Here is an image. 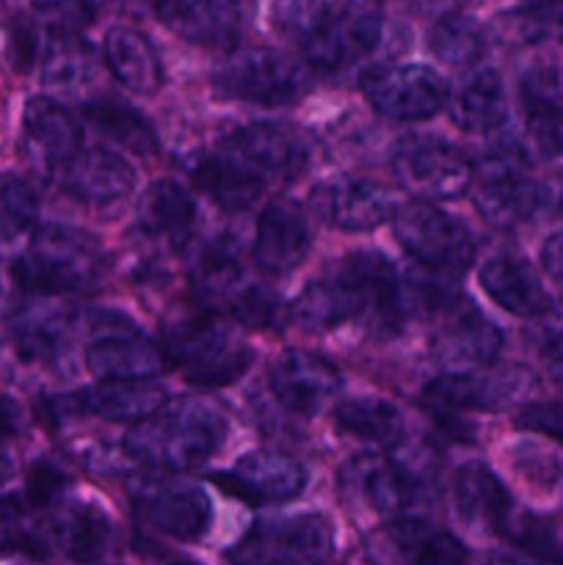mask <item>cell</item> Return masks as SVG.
Returning a JSON list of instances; mask_svg holds the SVG:
<instances>
[{
    "mask_svg": "<svg viewBox=\"0 0 563 565\" xmlns=\"http://www.w3.org/2000/svg\"><path fill=\"white\" fill-rule=\"evenodd\" d=\"M226 436V419L204 397L166 401L155 414L130 425L125 452L132 461L160 472H185L208 461Z\"/></svg>",
    "mask_w": 563,
    "mask_h": 565,
    "instance_id": "obj_1",
    "label": "cell"
},
{
    "mask_svg": "<svg viewBox=\"0 0 563 565\" xmlns=\"http://www.w3.org/2000/svg\"><path fill=\"white\" fill-rule=\"evenodd\" d=\"M103 252L86 232L70 226H44L14 263V279L22 290L39 296L81 292L99 279Z\"/></svg>",
    "mask_w": 563,
    "mask_h": 565,
    "instance_id": "obj_2",
    "label": "cell"
},
{
    "mask_svg": "<svg viewBox=\"0 0 563 565\" xmlns=\"http://www.w3.org/2000/svg\"><path fill=\"white\" fill-rule=\"evenodd\" d=\"M381 31L384 17L373 3L320 0L298 42L309 64L326 72H340L373 53L381 42Z\"/></svg>",
    "mask_w": 563,
    "mask_h": 565,
    "instance_id": "obj_3",
    "label": "cell"
},
{
    "mask_svg": "<svg viewBox=\"0 0 563 565\" xmlns=\"http://www.w3.org/2000/svg\"><path fill=\"white\" fill-rule=\"evenodd\" d=\"M163 353L191 384L208 390L232 384L252 364L248 345L237 342L221 320L204 315L169 326L163 334Z\"/></svg>",
    "mask_w": 563,
    "mask_h": 565,
    "instance_id": "obj_4",
    "label": "cell"
},
{
    "mask_svg": "<svg viewBox=\"0 0 563 565\" xmlns=\"http://www.w3.org/2000/svg\"><path fill=\"white\" fill-rule=\"evenodd\" d=\"M213 86L221 97L276 108L298 103L309 92V75L282 50L248 47L232 53L213 72Z\"/></svg>",
    "mask_w": 563,
    "mask_h": 565,
    "instance_id": "obj_5",
    "label": "cell"
},
{
    "mask_svg": "<svg viewBox=\"0 0 563 565\" xmlns=\"http://www.w3.org/2000/svg\"><path fill=\"white\" fill-rule=\"evenodd\" d=\"M475 207L495 230H517L528 224L544 204V185L528 174L522 149L506 143L495 147L478 166Z\"/></svg>",
    "mask_w": 563,
    "mask_h": 565,
    "instance_id": "obj_6",
    "label": "cell"
},
{
    "mask_svg": "<svg viewBox=\"0 0 563 565\" xmlns=\"http://www.w3.org/2000/svg\"><path fill=\"white\" fill-rule=\"evenodd\" d=\"M331 524L318 513L263 519L230 552V565H323L331 555Z\"/></svg>",
    "mask_w": 563,
    "mask_h": 565,
    "instance_id": "obj_7",
    "label": "cell"
},
{
    "mask_svg": "<svg viewBox=\"0 0 563 565\" xmlns=\"http://www.w3.org/2000/svg\"><path fill=\"white\" fill-rule=\"evenodd\" d=\"M392 177L419 202L458 199L472 185V163L461 149L434 136H403L390 154Z\"/></svg>",
    "mask_w": 563,
    "mask_h": 565,
    "instance_id": "obj_8",
    "label": "cell"
},
{
    "mask_svg": "<svg viewBox=\"0 0 563 565\" xmlns=\"http://www.w3.org/2000/svg\"><path fill=\"white\" fill-rule=\"evenodd\" d=\"M392 230L408 257L436 274H464L475 259V241L467 226L431 202L414 199L397 207Z\"/></svg>",
    "mask_w": 563,
    "mask_h": 565,
    "instance_id": "obj_9",
    "label": "cell"
},
{
    "mask_svg": "<svg viewBox=\"0 0 563 565\" xmlns=\"http://www.w3.org/2000/svg\"><path fill=\"white\" fill-rule=\"evenodd\" d=\"M362 92L368 103L392 121H425L450 99L445 77L423 64L379 66L364 72Z\"/></svg>",
    "mask_w": 563,
    "mask_h": 565,
    "instance_id": "obj_10",
    "label": "cell"
},
{
    "mask_svg": "<svg viewBox=\"0 0 563 565\" xmlns=\"http://www.w3.org/2000/svg\"><path fill=\"white\" fill-rule=\"evenodd\" d=\"M254 0H155L158 20L180 39L202 47H232L252 28Z\"/></svg>",
    "mask_w": 563,
    "mask_h": 565,
    "instance_id": "obj_11",
    "label": "cell"
},
{
    "mask_svg": "<svg viewBox=\"0 0 563 565\" xmlns=\"http://www.w3.org/2000/svg\"><path fill=\"white\" fill-rule=\"evenodd\" d=\"M434 353L450 370H478L502 353L506 337L475 303L453 298L439 312Z\"/></svg>",
    "mask_w": 563,
    "mask_h": 565,
    "instance_id": "obj_12",
    "label": "cell"
},
{
    "mask_svg": "<svg viewBox=\"0 0 563 565\" xmlns=\"http://www.w3.org/2000/svg\"><path fill=\"white\" fill-rule=\"evenodd\" d=\"M163 403L166 390L149 379H110L75 392V395L55 397L53 403H47V414L53 419H64L70 414H94V417H103L108 423L136 425L158 412Z\"/></svg>",
    "mask_w": 563,
    "mask_h": 565,
    "instance_id": "obj_13",
    "label": "cell"
},
{
    "mask_svg": "<svg viewBox=\"0 0 563 565\" xmlns=\"http://www.w3.org/2000/svg\"><path fill=\"white\" fill-rule=\"evenodd\" d=\"M0 367L17 381L61 375L66 367L64 323L44 315H25L0 340Z\"/></svg>",
    "mask_w": 563,
    "mask_h": 565,
    "instance_id": "obj_14",
    "label": "cell"
},
{
    "mask_svg": "<svg viewBox=\"0 0 563 565\" xmlns=\"http://www.w3.org/2000/svg\"><path fill=\"white\" fill-rule=\"evenodd\" d=\"M346 480L370 511L381 516H395L417 505L423 497L425 472L406 458L359 456L348 467Z\"/></svg>",
    "mask_w": 563,
    "mask_h": 565,
    "instance_id": "obj_15",
    "label": "cell"
},
{
    "mask_svg": "<svg viewBox=\"0 0 563 565\" xmlns=\"http://www.w3.org/2000/svg\"><path fill=\"white\" fill-rule=\"evenodd\" d=\"M230 154L263 180H293L309 163V147L301 132L276 121H254L232 130Z\"/></svg>",
    "mask_w": 563,
    "mask_h": 565,
    "instance_id": "obj_16",
    "label": "cell"
},
{
    "mask_svg": "<svg viewBox=\"0 0 563 565\" xmlns=\"http://www.w3.org/2000/svg\"><path fill=\"white\" fill-rule=\"evenodd\" d=\"M342 375L334 364L320 353L290 351L270 370L274 397L293 414L318 417L337 397Z\"/></svg>",
    "mask_w": 563,
    "mask_h": 565,
    "instance_id": "obj_17",
    "label": "cell"
},
{
    "mask_svg": "<svg viewBox=\"0 0 563 565\" xmlns=\"http://www.w3.org/2000/svg\"><path fill=\"white\" fill-rule=\"evenodd\" d=\"M320 218L340 232H370L395 215V196L379 180L340 177L315 191Z\"/></svg>",
    "mask_w": 563,
    "mask_h": 565,
    "instance_id": "obj_18",
    "label": "cell"
},
{
    "mask_svg": "<svg viewBox=\"0 0 563 565\" xmlns=\"http://www.w3.org/2000/svg\"><path fill=\"white\" fill-rule=\"evenodd\" d=\"M53 174L66 196L94 204V207L119 202L136 185L132 166L110 149H81L70 160H64Z\"/></svg>",
    "mask_w": 563,
    "mask_h": 565,
    "instance_id": "obj_19",
    "label": "cell"
},
{
    "mask_svg": "<svg viewBox=\"0 0 563 565\" xmlns=\"http://www.w3.org/2000/svg\"><path fill=\"white\" fill-rule=\"evenodd\" d=\"M364 312H368V296L362 285L342 268V263L331 274L309 281L290 307V318L309 334L334 331Z\"/></svg>",
    "mask_w": 563,
    "mask_h": 565,
    "instance_id": "obj_20",
    "label": "cell"
},
{
    "mask_svg": "<svg viewBox=\"0 0 563 565\" xmlns=\"http://www.w3.org/2000/svg\"><path fill=\"white\" fill-rule=\"evenodd\" d=\"M506 392V384L489 375L472 373V370H450V373L436 375L425 386V403L431 408V417L467 439L469 428H464V417L469 412H491L502 406L508 397Z\"/></svg>",
    "mask_w": 563,
    "mask_h": 565,
    "instance_id": "obj_21",
    "label": "cell"
},
{
    "mask_svg": "<svg viewBox=\"0 0 563 565\" xmlns=\"http://www.w3.org/2000/svg\"><path fill=\"white\" fill-rule=\"evenodd\" d=\"M219 483L248 502H287L307 489V472L296 458L257 450L237 458L230 475H219Z\"/></svg>",
    "mask_w": 563,
    "mask_h": 565,
    "instance_id": "obj_22",
    "label": "cell"
},
{
    "mask_svg": "<svg viewBox=\"0 0 563 565\" xmlns=\"http://www.w3.org/2000/svg\"><path fill=\"white\" fill-rule=\"evenodd\" d=\"M138 508L149 527L180 541H199L213 522V502L208 491L191 483L149 486L138 497Z\"/></svg>",
    "mask_w": 563,
    "mask_h": 565,
    "instance_id": "obj_23",
    "label": "cell"
},
{
    "mask_svg": "<svg viewBox=\"0 0 563 565\" xmlns=\"http://www.w3.org/2000/svg\"><path fill=\"white\" fill-rule=\"evenodd\" d=\"M309 230L301 210L290 202H270L257 218L252 257L265 274H290L307 259Z\"/></svg>",
    "mask_w": 563,
    "mask_h": 565,
    "instance_id": "obj_24",
    "label": "cell"
},
{
    "mask_svg": "<svg viewBox=\"0 0 563 565\" xmlns=\"http://www.w3.org/2000/svg\"><path fill=\"white\" fill-rule=\"evenodd\" d=\"M22 130L33 158L47 169H59L64 160L81 152L83 127L72 110L50 97H31L22 110Z\"/></svg>",
    "mask_w": 563,
    "mask_h": 565,
    "instance_id": "obj_25",
    "label": "cell"
},
{
    "mask_svg": "<svg viewBox=\"0 0 563 565\" xmlns=\"http://www.w3.org/2000/svg\"><path fill=\"white\" fill-rule=\"evenodd\" d=\"M188 174L193 185L226 213L254 207L263 193V177L241 163L235 154H199Z\"/></svg>",
    "mask_w": 563,
    "mask_h": 565,
    "instance_id": "obj_26",
    "label": "cell"
},
{
    "mask_svg": "<svg viewBox=\"0 0 563 565\" xmlns=\"http://www.w3.org/2000/svg\"><path fill=\"white\" fill-rule=\"evenodd\" d=\"M169 364L163 348L152 345L147 337L127 331V334H108L92 342L86 351V367L99 381L110 379H155Z\"/></svg>",
    "mask_w": 563,
    "mask_h": 565,
    "instance_id": "obj_27",
    "label": "cell"
},
{
    "mask_svg": "<svg viewBox=\"0 0 563 565\" xmlns=\"http://www.w3.org/2000/svg\"><path fill=\"white\" fill-rule=\"evenodd\" d=\"M103 58L110 75L132 94H155L163 83V66L152 42L141 31L116 25L103 39Z\"/></svg>",
    "mask_w": 563,
    "mask_h": 565,
    "instance_id": "obj_28",
    "label": "cell"
},
{
    "mask_svg": "<svg viewBox=\"0 0 563 565\" xmlns=\"http://www.w3.org/2000/svg\"><path fill=\"white\" fill-rule=\"evenodd\" d=\"M480 287L486 296L517 318H535L550 307V292L539 274L519 257H495L480 268Z\"/></svg>",
    "mask_w": 563,
    "mask_h": 565,
    "instance_id": "obj_29",
    "label": "cell"
},
{
    "mask_svg": "<svg viewBox=\"0 0 563 565\" xmlns=\"http://www.w3.org/2000/svg\"><path fill=\"white\" fill-rule=\"evenodd\" d=\"M522 108L528 136L541 158L555 160L563 154V97L550 72H530L522 77Z\"/></svg>",
    "mask_w": 563,
    "mask_h": 565,
    "instance_id": "obj_30",
    "label": "cell"
},
{
    "mask_svg": "<svg viewBox=\"0 0 563 565\" xmlns=\"http://www.w3.org/2000/svg\"><path fill=\"white\" fill-rule=\"evenodd\" d=\"M141 226L171 246H185L196 224V204L191 193L174 180H158L144 191L138 204Z\"/></svg>",
    "mask_w": 563,
    "mask_h": 565,
    "instance_id": "obj_31",
    "label": "cell"
},
{
    "mask_svg": "<svg viewBox=\"0 0 563 565\" xmlns=\"http://www.w3.org/2000/svg\"><path fill=\"white\" fill-rule=\"evenodd\" d=\"M458 516L472 527H502L508 519V491L484 463H467L453 480Z\"/></svg>",
    "mask_w": 563,
    "mask_h": 565,
    "instance_id": "obj_32",
    "label": "cell"
},
{
    "mask_svg": "<svg viewBox=\"0 0 563 565\" xmlns=\"http://www.w3.org/2000/svg\"><path fill=\"white\" fill-rule=\"evenodd\" d=\"M55 544L70 561L94 563L108 555L114 524L97 502H75L55 519Z\"/></svg>",
    "mask_w": 563,
    "mask_h": 565,
    "instance_id": "obj_33",
    "label": "cell"
},
{
    "mask_svg": "<svg viewBox=\"0 0 563 565\" xmlns=\"http://www.w3.org/2000/svg\"><path fill=\"white\" fill-rule=\"evenodd\" d=\"M39 61H42V81L61 92H77L88 86L97 72L94 50L88 47L86 39L77 36V31H61V28H50L39 50Z\"/></svg>",
    "mask_w": 563,
    "mask_h": 565,
    "instance_id": "obj_34",
    "label": "cell"
},
{
    "mask_svg": "<svg viewBox=\"0 0 563 565\" xmlns=\"http://www.w3.org/2000/svg\"><path fill=\"white\" fill-rule=\"evenodd\" d=\"M453 121L467 132H491L506 125L508 97L495 70H480L458 88L450 105Z\"/></svg>",
    "mask_w": 563,
    "mask_h": 565,
    "instance_id": "obj_35",
    "label": "cell"
},
{
    "mask_svg": "<svg viewBox=\"0 0 563 565\" xmlns=\"http://www.w3.org/2000/svg\"><path fill=\"white\" fill-rule=\"evenodd\" d=\"M337 423L346 434L370 445H397L406 434L401 408L381 397H351L337 406Z\"/></svg>",
    "mask_w": 563,
    "mask_h": 565,
    "instance_id": "obj_36",
    "label": "cell"
},
{
    "mask_svg": "<svg viewBox=\"0 0 563 565\" xmlns=\"http://www.w3.org/2000/svg\"><path fill=\"white\" fill-rule=\"evenodd\" d=\"M83 116L99 132L114 138L116 143H121L130 152L144 154V158L158 152V132H155V127L138 110L127 108V105L114 103V99H94V103L83 105Z\"/></svg>",
    "mask_w": 563,
    "mask_h": 565,
    "instance_id": "obj_37",
    "label": "cell"
},
{
    "mask_svg": "<svg viewBox=\"0 0 563 565\" xmlns=\"http://www.w3.org/2000/svg\"><path fill=\"white\" fill-rule=\"evenodd\" d=\"M243 276L241 246L232 235H219L199 248L191 268V281L199 296L219 298L226 296Z\"/></svg>",
    "mask_w": 563,
    "mask_h": 565,
    "instance_id": "obj_38",
    "label": "cell"
},
{
    "mask_svg": "<svg viewBox=\"0 0 563 565\" xmlns=\"http://www.w3.org/2000/svg\"><path fill=\"white\" fill-rule=\"evenodd\" d=\"M428 533L423 519H392L364 539V557L370 565H414Z\"/></svg>",
    "mask_w": 563,
    "mask_h": 565,
    "instance_id": "obj_39",
    "label": "cell"
},
{
    "mask_svg": "<svg viewBox=\"0 0 563 565\" xmlns=\"http://www.w3.org/2000/svg\"><path fill=\"white\" fill-rule=\"evenodd\" d=\"M39 221V193L31 182L0 174V254H9L25 241Z\"/></svg>",
    "mask_w": 563,
    "mask_h": 565,
    "instance_id": "obj_40",
    "label": "cell"
},
{
    "mask_svg": "<svg viewBox=\"0 0 563 565\" xmlns=\"http://www.w3.org/2000/svg\"><path fill=\"white\" fill-rule=\"evenodd\" d=\"M428 47L450 66L478 64L486 50V36L478 22L467 14H445L431 25Z\"/></svg>",
    "mask_w": 563,
    "mask_h": 565,
    "instance_id": "obj_41",
    "label": "cell"
},
{
    "mask_svg": "<svg viewBox=\"0 0 563 565\" xmlns=\"http://www.w3.org/2000/svg\"><path fill=\"white\" fill-rule=\"evenodd\" d=\"M232 315H235L237 323H243L246 329L274 331L285 326L287 307L274 290H268V287L263 285H254L232 298Z\"/></svg>",
    "mask_w": 563,
    "mask_h": 565,
    "instance_id": "obj_42",
    "label": "cell"
},
{
    "mask_svg": "<svg viewBox=\"0 0 563 565\" xmlns=\"http://www.w3.org/2000/svg\"><path fill=\"white\" fill-rule=\"evenodd\" d=\"M66 486H70V478H66L64 469H61L59 463L47 461V458L31 463V469H28L25 494H28V502H31V505H36V508L55 505V502L64 497Z\"/></svg>",
    "mask_w": 563,
    "mask_h": 565,
    "instance_id": "obj_43",
    "label": "cell"
},
{
    "mask_svg": "<svg viewBox=\"0 0 563 565\" xmlns=\"http://www.w3.org/2000/svg\"><path fill=\"white\" fill-rule=\"evenodd\" d=\"M33 11L61 31H83L97 14L92 0H33Z\"/></svg>",
    "mask_w": 563,
    "mask_h": 565,
    "instance_id": "obj_44",
    "label": "cell"
},
{
    "mask_svg": "<svg viewBox=\"0 0 563 565\" xmlns=\"http://www.w3.org/2000/svg\"><path fill=\"white\" fill-rule=\"evenodd\" d=\"M469 552L456 535H450L447 530L431 527L428 539H425L423 550H419L414 565H467Z\"/></svg>",
    "mask_w": 563,
    "mask_h": 565,
    "instance_id": "obj_45",
    "label": "cell"
},
{
    "mask_svg": "<svg viewBox=\"0 0 563 565\" xmlns=\"http://www.w3.org/2000/svg\"><path fill=\"white\" fill-rule=\"evenodd\" d=\"M533 340L546 359L563 364V301H550L544 312L535 315Z\"/></svg>",
    "mask_w": 563,
    "mask_h": 565,
    "instance_id": "obj_46",
    "label": "cell"
},
{
    "mask_svg": "<svg viewBox=\"0 0 563 565\" xmlns=\"http://www.w3.org/2000/svg\"><path fill=\"white\" fill-rule=\"evenodd\" d=\"M517 425L563 445V403H530L517 414Z\"/></svg>",
    "mask_w": 563,
    "mask_h": 565,
    "instance_id": "obj_47",
    "label": "cell"
},
{
    "mask_svg": "<svg viewBox=\"0 0 563 565\" xmlns=\"http://www.w3.org/2000/svg\"><path fill=\"white\" fill-rule=\"evenodd\" d=\"M517 541L524 546V550H530V552H535L539 557H544V561H561V555H557L555 544H552V539H550V530H546L541 522L524 519L522 527H519V533H517Z\"/></svg>",
    "mask_w": 563,
    "mask_h": 565,
    "instance_id": "obj_48",
    "label": "cell"
},
{
    "mask_svg": "<svg viewBox=\"0 0 563 565\" xmlns=\"http://www.w3.org/2000/svg\"><path fill=\"white\" fill-rule=\"evenodd\" d=\"M541 265L552 279L563 281V232L546 237V243L541 246Z\"/></svg>",
    "mask_w": 563,
    "mask_h": 565,
    "instance_id": "obj_49",
    "label": "cell"
},
{
    "mask_svg": "<svg viewBox=\"0 0 563 565\" xmlns=\"http://www.w3.org/2000/svg\"><path fill=\"white\" fill-rule=\"evenodd\" d=\"M524 14L528 20L546 22V25H563V0H528Z\"/></svg>",
    "mask_w": 563,
    "mask_h": 565,
    "instance_id": "obj_50",
    "label": "cell"
},
{
    "mask_svg": "<svg viewBox=\"0 0 563 565\" xmlns=\"http://www.w3.org/2000/svg\"><path fill=\"white\" fill-rule=\"evenodd\" d=\"M22 430V412L11 397L0 395V441L11 439Z\"/></svg>",
    "mask_w": 563,
    "mask_h": 565,
    "instance_id": "obj_51",
    "label": "cell"
},
{
    "mask_svg": "<svg viewBox=\"0 0 563 565\" xmlns=\"http://www.w3.org/2000/svg\"><path fill=\"white\" fill-rule=\"evenodd\" d=\"M11 475H14V461H11L9 450H6L3 441H0V486L9 483Z\"/></svg>",
    "mask_w": 563,
    "mask_h": 565,
    "instance_id": "obj_52",
    "label": "cell"
},
{
    "mask_svg": "<svg viewBox=\"0 0 563 565\" xmlns=\"http://www.w3.org/2000/svg\"><path fill=\"white\" fill-rule=\"evenodd\" d=\"M14 516H20V502L14 497H0V522H9Z\"/></svg>",
    "mask_w": 563,
    "mask_h": 565,
    "instance_id": "obj_53",
    "label": "cell"
},
{
    "mask_svg": "<svg viewBox=\"0 0 563 565\" xmlns=\"http://www.w3.org/2000/svg\"><path fill=\"white\" fill-rule=\"evenodd\" d=\"M166 565H199V563L185 561V557H171V561H166Z\"/></svg>",
    "mask_w": 563,
    "mask_h": 565,
    "instance_id": "obj_54",
    "label": "cell"
},
{
    "mask_svg": "<svg viewBox=\"0 0 563 565\" xmlns=\"http://www.w3.org/2000/svg\"><path fill=\"white\" fill-rule=\"evenodd\" d=\"M561 215H563V196H561Z\"/></svg>",
    "mask_w": 563,
    "mask_h": 565,
    "instance_id": "obj_55",
    "label": "cell"
},
{
    "mask_svg": "<svg viewBox=\"0 0 563 565\" xmlns=\"http://www.w3.org/2000/svg\"><path fill=\"white\" fill-rule=\"evenodd\" d=\"M0 292H3V281H0Z\"/></svg>",
    "mask_w": 563,
    "mask_h": 565,
    "instance_id": "obj_56",
    "label": "cell"
}]
</instances>
